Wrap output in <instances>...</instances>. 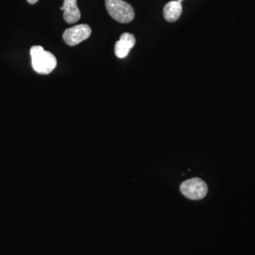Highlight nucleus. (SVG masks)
<instances>
[{"mask_svg":"<svg viewBox=\"0 0 255 255\" xmlns=\"http://www.w3.org/2000/svg\"><path fill=\"white\" fill-rule=\"evenodd\" d=\"M91 27L88 25L82 24L69 27L64 30L63 38L68 46H75L87 40L91 35Z\"/></svg>","mask_w":255,"mask_h":255,"instance_id":"20e7f679","label":"nucleus"},{"mask_svg":"<svg viewBox=\"0 0 255 255\" xmlns=\"http://www.w3.org/2000/svg\"><path fill=\"white\" fill-rule=\"evenodd\" d=\"M27 3H29V4H31V5H33V4H36L37 2L39 1V0H27Z\"/></svg>","mask_w":255,"mask_h":255,"instance_id":"6e6552de","label":"nucleus"},{"mask_svg":"<svg viewBox=\"0 0 255 255\" xmlns=\"http://www.w3.org/2000/svg\"><path fill=\"white\" fill-rule=\"evenodd\" d=\"M182 5L181 1L175 0L168 2L164 8V17L167 22H175L181 17Z\"/></svg>","mask_w":255,"mask_h":255,"instance_id":"0eeeda50","label":"nucleus"},{"mask_svg":"<svg viewBox=\"0 0 255 255\" xmlns=\"http://www.w3.org/2000/svg\"><path fill=\"white\" fill-rule=\"evenodd\" d=\"M64 10V21L67 24H74L81 19V11L78 8L77 0H64V5L61 7Z\"/></svg>","mask_w":255,"mask_h":255,"instance_id":"423d86ee","label":"nucleus"},{"mask_svg":"<svg viewBox=\"0 0 255 255\" xmlns=\"http://www.w3.org/2000/svg\"><path fill=\"white\" fill-rule=\"evenodd\" d=\"M135 37L130 33H123L115 46V54L120 59L127 57L130 49L135 46Z\"/></svg>","mask_w":255,"mask_h":255,"instance_id":"39448f33","label":"nucleus"},{"mask_svg":"<svg viewBox=\"0 0 255 255\" xmlns=\"http://www.w3.org/2000/svg\"><path fill=\"white\" fill-rule=\"evenodd\" d=\"M31 64L34 71L41 75L51 73L57 66V59L51 52L46 51L41 46H34L30 48Z\"/></svg>","mask_w":255,"mask_h":255,"instance_id":"f257e3e1","label":"nucleus"},{"mask_svg":"<svg viewBox=\"0 0 255 255\" xmlns=\"http://www.w3.org/2000/svg\"><path fill=\"white\" fill-rule=\"evenodd\" d=\"M178 1H181V2H182V0H178Z\"/></svg>","mask_w":255,"mask_h":255,"instance_id":"1a4fd4ad","label":"nucleus"},{"mask_svg":"<svg viewBox=\"0 0 255 255\" xmlns=\"http://www.w3.org/2000/svg\"><path fill=\"white\" fill-rule=\"evenodd\" d=\"M106 9L110 15L122 24H127L134 19V9L123 0H105Z\"/></svg>","mask_w":255,"mask_h":255,"instance_id":"f03ea898","label":"nucleus"},{"mask_svg":"<svg viewBox=\"0 0 255 255\" xmlns=\"http://www.w3.org/2000/svg\"><path fill=\"white\" fill-rule=\"evenodd\" d=\"M180 189L184 197L192 201L202 200L208 192L206 182H203L199 178H193L184 181L181 184Z\"/></svg>","mask_w":255,"mask_h":255,"instance_id":"7ed1b4c3","label":"nucleus"}]
</instances>
